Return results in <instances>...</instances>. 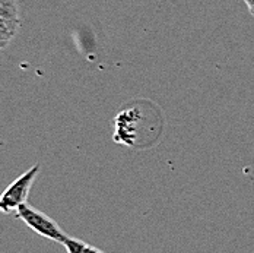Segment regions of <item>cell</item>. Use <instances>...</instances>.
Here are the masks:
<instances>
[{"mask_svg": "<svg viewBox=\"0 0 254 253\" xmlns=\"http://www.w3.org/2000/svg\"><path fill=\"white\" fill-rule=\"evenodd\" d=\"M244 1H246V4H247V7H249L250 13L254 16V0H244Z\"/></svg>", "mask_w": 254, "mask_h": 253, "instance_id": "8", "label": "cell"}, {"mask_svg": "<svg viewBox=\"0 0 254 253\" xmlns=\"http://www.w3.org/2000/svg\"><path fill=\"white\" fill-rule=\"evenodd\" d=\"M15 215L25 224L26 227H29L34 233H37L49 240L63 243L64 239L67 237V234L60 228V226L53 218L46 215L44 212L32 208L28 202L21 205Z\"/></svg>", "mask_w": 254, "mask_h": 253, "instance_id": "3", "label": "cell"}, {"mask_svg": "<svg viewBox=\"0 0 254 253\" xmlns=\"http://www.w3.org/2000/svg\"><path fill=\"white\" fill-rule=\"evenodd\" d=\"M40 164L32 166L29 170H26L24 174H21L16 180H13L0 195V212L9 215L16 214L18 208L28 201L29 190L32 187L34 180L38 176Z\"/></svg>", "mask_w": 254, "mask_h": 253, "instance_id": "2", "label": "cell"}, {"mask_svg": "<svg viewBox=\"0 0 254 253\" xmlns=\"http://www.w3.org/2000/svg\"><path fill=\"white\" fill-rule=\"evenodd\" d=\"M155 110L158 107L151 102H136L119 111L114 119V141L137 150L155 144L164 129L161 111Z\"/></svg>", "mask_w": 254, "mask_h": 253, "instance_id": "1", "label": "cell"}, {"mask_svg": "<svg viewBox=\"0 0 254 253\" xmlns=\"http://www.w3.org/2000/svg\"><path fill=\"white\" fill-rule=\"evenodd\" d=\"M83 253H104L101 249H98V248H95V246H91V245H86V248H85V251Z\"/></svg>", "mask_w": 254, "mask_h": 253, "instance_id": "7", "label": "cell"}, {"mask_svg": "<svg viewBox=\"0 0 254 253\" xmlns=\"http://www.w3.org/2000/svg\"><path fill=\"white\" fill-rule=\"evenodd\" d=\"M62 245L64 246V249H66L67 253H83L85 248H86V243L85 242H82L79 239H73L70 236H67Z\"/></svg>", "mask_w": 254, "mask_h": 253, "instance_id": "6", "label": "cell"}, {"mask_svg": "<svg viewBox=\"0 0 254 253\" xmlns=\"http://www.w3.org/2000/svg\"><path fill=\"white\" fill-rule=\"evenodd\" d=\"M21 26V21H10L0 18V50L6 49L10 41L16 37Z\"/></svg>", "mask_w": 254, "mask_h": 253, "instance_id": "4", "label": "cell"}, {"mask_svg": "<svg viewBox=\"0 0 254 253\" xmlns=\"http://www.w3.org/2000/svg\"><path fill=\"white\" fill-rule=\"evenodd\" d=\"M0 18L10 19V21H21L18 0H0Z\"/></svg>", "mask_w": 254, "mask_h": 253, "instance_id": "5", "label": "cell"}]
</instances>
